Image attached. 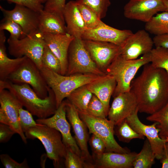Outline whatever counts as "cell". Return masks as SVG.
Returning a JSON list of instances; mask_svg holds the SVG:
<instances>
[{
  "mask_svg": "<svg viewBox=\"0 0 168 168\" xmlns=\"http://www.w3.org/2000/svg\"><path fill=\"white\" fill-rule=\"evenodd\" d=\"M131 86L140 112L152 114L168 101V73L151 64L144 66L142 73L132 82Z\"/></svg>",
  "mask_w": 168,
  "mask_h": 168,
  "instance_id": "cell-1",
  "label": "cell"
},
{
  "mask_svg": "<svg viewBox=\"0 0 168 168\" xmlns=\"http://www.w3.org/2000/svg\"><path fill=\"white\" fill-rule=\"evenodd\" d=\"M0 89L10 91L23 106L39 118H47L54 114L57 109L54 94L49 86L48 96L44 99L39 97L26 84H16L8 80L0 81Z\"/></svg>",
  "mask_w": 168,
  "mask_h": 168,
  "instance_id": "cell-2",
  "label": "cell"
},
{
  "mask_svg": "<svg viewBox=\"0 0 168 168\" xmlns=\"http://www.w3.org/2000/svg\"><path fill=\"white\" fill-rule=\"evenodd\" d=\"M40 70L48 86L54 94L57 109L63 100L67 98L75 90L99 79L105 75L90 73L64 75L44 66Z\"/></svg>",
  "mask_w": 168,
  "mask_h": 168,
  "instance_id": "cell-3",
  "label": "cell"
},
{
  "mask_svg": "<svg viewBox=\"0 0 168 168\" xmlns=\"http://www.w3.org/2000/svg\"><path fill=\"white\" fill-rule=\"evenodd\" d=\"M149 53L132 60L126 59L120 54L106 69L104 72L113 76L116 82L114 97L130 91L132 82L138 70L150 62Z\"/></svg>",
  "mask_w": 168,
  "mask_h": 168,
  "instance_id": "cell-4",
  "label": "cell"
},
{
  "mask_svg": "<svg viewBox=\"0 0 168 168\" xmlns=\"http://www.w3.org/2000/svg\"><path fill=\"white\" fill-rule=\"evenodd\" d=\"M27 138L38 139L43 145L48 157L51 160L54 167L64 166L66 147L61 133L56 129L41 124L30 128L25 133Z\"/></svg>",
  "mask_w": 168,
  "mask_h": 168,
  "instance_id": "cell-5",
  "label": "cell"
},
{
  "mask_svg": "<svg viewBox=\"0 0 168 168\" xmlns=\"http://www.w3.org/2000/svg\"><path fill=\"white\" fill-rule=\"evenodd\" d=\"M7 43L10 55L16 58L26 57L40 70L42 68V58L45 43L43 34L39 30L21 39L10 36Z\"/></svg>",
  "mask_w": 168,
  "mask_h": 168,
  "instance_id": "cell-6",
  "label": "cell"
},
{
  "mask_svg": "<svg viewBox=\"0 0 168 168\" xmlns=\"http://www.w3.org/2000/svg\"><path fill=\"white\" fill-rule=\"evenodd\" d=\"M77 73H90L100 76L106 74L92 59L82 39L74 38L68 49L67 70L65 75Z\"/></svg>",
  "mask_w": 168,
  "mask_h": 168,
  "instance_id": "cell-7",
  "label": "cell"
},
{
  "mask_svg": "<svg viewBox=\"0 0 168 168\" xmlns=\"http://www.w3.org/2000/svg\"><path fill=\"white\" fill-rule=\"evenodd\" d=\"M7 80L14 84L30 85L41 98L44 99L48 96L49 86L40 70L32 60L27 57L9 75Z\"/></svg>",
  "mask_w": 168,
  "mask_h": 168,
  "instance_id": "cell-8",
  "label": "cell"
},
{
  "mask_svg": "<svg viewBox=\"0 0 168 168\" xmlns=\"http://www.w3.org/2000/svg\"><path fill=\"white\" fill-rule=\"evenodd\" d=\"M78 111L81 119L87 126L89 134H93L99 137L104 142L106 152L121 153H128L130 150L121 146L114 137V125L109 119L96 118L86 112Z\"/></svg>",
  "mask_w": 168,
  "mask_h": 168,
  "instance_id": "cell-9",
  "label": "cell"
},
{
  "mask_svg": "<svg viewBox=\"0 0 168 168\" xmlns=\"http://www.w3.org/2000/svg\"><path fill=\"white\" fill-rule=\"evenodd\" d=\"M0 123L10 126L26 143L27 138L21 128L19 118V109L23 106L6 89H0Z\"/></svg>",
  "mask_w": 168,
  "mask_h": 168,
  "instance_id": "cell-10",
  "label": "cell"
},
{
  "mask_svg": "<svg viewBox=\"0 0 168 168\" xmlns=\"http://www.w3.org/2000/svg\"><path fill=\"white\" fill-rule=\"evenodd\" d=\"M66 101V116L72 126L75 139L81 150V158L86 163L87 168H93V160L88 148L89 139L88 128L80 118L76 108L67 99Z\"/></svg>",
  "mask_w": 168,
  "mask_h": 168,
  "instance_id": "cell-11",
  "label": "cell"
},
{
  "mask_svg": "<svg viewBox=\"0 0 168 168\" xmlns=\"http://www.w3.org/2000/svg\"><path fill=\"white\" fill-rule=\"evenodd\" d=\"M66 100H63L51 117L39 118L36 122L54 128L61 134L63 141L66 147L71 149L81 158V152L75 139L70 131V125L66 119Z\"/></svg>",
  "mask_w": 168,
  "mask_h": 168,
  "instance_id": "cell-12",
  "label": "cell"
},
{
  "mask_svg": "<svg viewBox=\"0 0 168 168\" xmlns=\"http://www.w3.org/2000/svg\"><path fill=\"white\" fill-rule=\"evenodd\" d=\"M138 108L125 119L136 132L146 137L155 154L156 159L160 160L163 157L165 145L168 138L163 139L159 135L160 130L157 128V122L150 125L142 123L138 116Z\"/></svg>",
  "mask_w": 168,
  "mask_h": 168,
  "instance_id": "cell-13",
  "label": "cell"
},
{
  "mask_svg": "<svg viewBox=\"0 0 168 168\" xmlns=\"http://www.w3.org/2000/svg\"><path fill=\"white\" fill-rule=\"evenodd\" d=\"M82 40L92 59L98 67L104 72L115 58L120 54L121 47L114 44L92 40Z\"/></svg>",
  "mask_w": 168,
  "mask_h": 168,
  "instance_id": "cell-14",
  "label": "cell"
},
{
  "mask_svg": "<svg viewBox=\"0 0 168 168\" xmlns=\"http://www.w3.org/2000/svg\"><path fill=\"white\" fill-rule=\"evenodd\" d=\"M163 11L165 8L161 0H130L124 8L125 17L145 23L158 12Z\"/></svg>",
  "mask_w": 168,
  "mask_h": 168,
  "instance_id": "cell-15",
  "label": "cell"
},
{
  "mask_svg": "<svg viewBox=\"0 0 168 168\" xmlns=\"http://www.w3.org/2000/svg\"><path fill=\"white\" fill-rule=\"evenodd\" d=\"M133 33L130 30L118 29L101 21L96 27L86 30L82 39L83 40L110 43L122 47L128 38Z\"/></svg>",
  "mask_w": 168,
  "mask_h": 168,
  "instance_id": "cell-16",
  "label": "cell"
},
{
  "mask_svg": "<svg viewBox=\"0 0 168 168\" xmlns=\"http://www.w3.org/2000/svg\"><path fill=\"white\" fill-rule=\"evenodd\" d=\"M0 9L4 17L13 20L21 27L25 36L39 30L40 13L16 4L12 10H6L1 5Z\"/></svg>",
  "mask_w": 168,
  "mask_h": 168,
  "instance_id": "cell-17",
  "label": "cell"
},
{
  "mask_svg": "<svg viewBox=\"0 0 168 168\" xmlns=\"http://www.w3.org/2000/svg\"><path fill=\"white\" fill-rule=\"evenodd\" d=\"M154 44L148 32L145 30H139L128 38L121 47L120 55L126 59H136L141 55L149 53Z\"/></svg>",
  "mask_w": 168,
  "mask_h": 168,
  "instance_id": "cell-18",
  "label": "cell"
},
{
  "mask_svg": "<svg viewBox=\"0 0 168 168\" xmlns=\"http://www.w3.org/2000/svg\"><path fill=\"white\" fill-rule=\"evenodd\" d=\"M138 108L136 98L131 91L114 97L108 113L109 119L114 125L121 123Z\"/></svg>",
  "mask_w": 168,
  "mask_h": 168,
  "instance_id": "cell-19",
  "label": "cell"
},
{
  "mask_svg": "<svg viewBox=\"0 0 168 168\" xmlns=\"http://www.w3.org/2000/svg\"><path fill=\"white\" fill-rule=\"evenodd\" d=\"M45 44L60 61L61 74L66 75L68 67V49L74 37L70 34H49L43 35Z\"/></svg>",
  "mask_w": 168,
  "mask_h": 168,
  "instance_id": "cell-20",
  "label": "cell"
},
{
  "mask_svg": "<svg viewBox=\"0 0 168 168\" xmlns=\"http://www.w3.org/2000/svg\"><path fill=\"white\" fill-rule=\"evenodd\" d=\"M63 13L67 33L75 38L82 39L86 29L76 1H70L66 3Z\"/></svg>",
  "mask_w": 168,
  "mask_h": 168,
  "instance_id": "cell-21",
  "label": "cell"
},
{
  "mask_svg": "<svg viewBox=\"0 0 168 168\" xmlns=\"http://www.w3.org/2000/svg\"><path fill=\"white\" fill-rule=\"evenodd\" d=\"M138 153H121L106 152L99 159L94 160V168H131Z\"/></svg>",
  "mask_w": 168,
  "mask_h": 168,
  "instance_id": "cell-22",
  "label": "cell"
},
{
  "mask_svg": "<svg viewBox=\"0 0 168 168\" xmlns=\"http://www.w3.org/2000/svg\"><path fill=\"white\" fill-rule=\"evenodd\" d=\"M112 76L106 74L102 78L86 85L87 89L102 102L109 111L110 102L116 86Z\"/></svg>",
  "mask_w": 168,
  "mask_h": 168,
  "instance_id": "cell-23",
  "label": "cell"
},
{
  "mask_svg": "<svg viewBox=\"0 0 168 168\" xmlns=\"http://www.w3.org/2000/svg\"><path fill=\"white\" fill-rule=\"evenodd\" d=\"M39 30L43 35L67 33L63 16L44 10L40 13Z\"/></svg>",
  "mask_w": 168,
  "mask_h": 168,
  "instance_id": "cell-24",
  "label": "cell"
},
{
  "mask_svg": "<svg viewBox=\"0 0 168 168\" xmlns=\"http://www.w3.org/2000/svg\"><path fill=\"white\" fill-rule=\"evenodd\" d=\"M6 41L4 30H0V81H6L9 75L19 66L26 57L11 59L6 53Z\"/></svg>",
  "mask_w": 168,
  "mask_h": 168,
  "instance_id": "cell-25",
  "label": "cell"
},
{
  "mask_svg": "<svg viewBox=\"0 0 168 168\" xmlns=\"http://www.w3.org/2000/svg\"><path fill=\"white\" fill-rule=\"evenodd\" d=\"M93 95L85 85L75 90L67 99L78 111L86 113L88 104Z\"/></svg>",
  "mask_w": 168,
  "mask_h": 168,
  "instance_id": "cell-26",
  "label": "cell"
},
{
  "mask_svg": "<svg viewBox=\"0 0 168 168\" xmlns=\"http://www.w3.org/2000/svg\"><path fill=\"white\" fill-rule=\"evenodd\" d=\"M145 30L155 35L168 34V12L157 13L146 23Z\"/></svg>",
  "mask_w": 168,
  "mask_h": 168,
  "instance_id": "cell-27",
  "label": "cell"
},
{
  "mask_svg": "<svg viewBox=\"0 0 168 168\" xmlns=\"http://www.w3.org/2000/svg\"><path fill=\"white\" fill-rule=\"evenodd\" d=\"M156 158L148 140L147 139L144 142L140 152L137 154L133 163L134 168H150L155 163Z\"/></svg>",
  "mask_w": 168,
  "mask_h": 168,
  "instance_id": "cell-28",
  "label": "cell"
},
{
  "mask_svg": "<svg viewBox=\"0 0 168 168\" xmlns=\"http://www.w3.org/2000/svg\"><path fill=\"white\" fill-rule=\"evenodd\" d=\"M147 120L158 124L159 136L162 139L168 138V101L166 105L155 113L146 118Z\"/></svg>",
  "mask_w": 168,
  "mask_h": 168,
  "instance_id": "cell-29",
  "label": "cell"
},
{
  "mask_svg": "<svg viewBox=\"0 0 168 168\" xmlns=\"http://www.w3.org/2000/svg\"><path fill=\"white\" fill-rule=\"evenodd\" d=\"M114 133L119 140L124 142H129L135 138L144 139L145 137L135 131L129 125L126 119L115 125Z\"/></svg>",
  "mask_w": 168,
  "mask_h": 168,
  "instance_id": "cell-30",
  "label": "cell"
},
{
  "mask_svg": "<svg viewBox=\"0 0 168 168\" xmlns=\"http://www.w3.org/2000/svg\"><path fill=\"white\" fill-rule=\"evenodd\" d=\"M151 64L154 68L162 69L168 73V49L161 47L153 48L149 53Z\"/></svg>",
  "mask_w": 168,
  "mask_h": 168,
  "instance_id": "cell-31",
  "label": "cell"
},
{
  "mask_svg": "<svg viewBox=\"0 0 168 168\" xmlns=\"http://www.w3.org/2000/svg\"><path fill=\"white\" fill-rule=\"evenodd\" d=\"M77 4L86 29H92L97 26L101 21L97 14L87 6L82 4Z\"/></svg>",
  "mask_w": 168,
  "mask_h": 168,
  "instance_id": "cell-32",
  "label": "cell"
},
{
  "mask_svg": "<svg viewBox=\"0 0 168 168\" xmlns=\"http://www.w3.org/2000/svg\"><path fill=\"white\" fill-rule=\"evenodd\" d=\"M78 4H84L94 11L101 19L105 17L110 0H77Z\"/></svg>",
  "mask_w": 168,
  "mask_h": 168,
  "instance_id": "cell-33",
  "label": "cell"
},
{
  "mask_svg": "<svg viewBox=\"0 0 168 168\" xmlns=\"http://www.w3.org/2000/svg\"><path fill=\"white\" fill-rule=\"evenodd\" d=\"M86 113L94 117L105 119L108 116V112L102 102L93 94L88 104Z\"/></svg>",
  "mask_w": 168,
  "mask_h": 168,
  "instance_id": "cell-34",
  "label": "cell"
},
{
  "mask_svg": "<svg viewBox=\"0 0 168 168\" xmlns=\"http://www.w3.org/2000/svg\"><path fill=\"white\" fill-rule=\"evenodd\" d=\"M43 66L61 74L59 60L48 46L45 45L42 58Z\"/></svg>",
  "mask_w": 168,
  "mask_h": 168,
  "instance_id": "cell-35",
  "label": "cell"
},
{
  "mask_svg": "<svg viewBox=\"0 0 168 168\" xmlns=\"http://www.w3.org/2000/svg\"><path fill=\"white\" fill-rule=\"evenodd\" d=\"M6 30L10 34V37L21 39L25 37L21 27L13 20L4 17L1 21L0 30Z\"/></svg>",
  "mask_w": 168,
  "mask_h": 168,
  "instance_id": "cell-36",
  "label": "cell"
},
{
  "mask_svg": "<svg viewBox=\"0 0 168 168\" xmlns=\"http://www.w3.org/2000/svg\"><path fill=\"white\" fill-rule=\"evenodd\" d=\"M64 166L66 168H86V163L81 157L68 147H66Z\"/></svg>",
  "mask_w": 168,
  "mask_h": 168,
  "instance_id": "cell-37",
  "label": "cell"
},
{
  "mask_svg": "<svg viewBox=\"0 0 168 168\" xmlns=\"http://www.w3.org/2000/svg\"><path fill=\"white\" fill-rule=\"evenodd\" d=\"M89 142L91 147L94 160L100 158L106 152V147L103 141L98 137L94 134H92Z\"/></svg>",
  "mask_w": 168,
  "mask_h": 168,
  "instance_id": "cell-38",
  "label": "cell"
},
{
  "mask_svg": "<svg viewBox=\"0 0 168 168\" xmlns=\"http://www.w3.org/2000/svg\"><path fill=\"white\" fill-rule=\"evenodd\" d=\"M32 114L27 110L21 107L19 110V118L21 128L25 133L30 128L41 125L35 121Z\"/></svg>",
  "mask_w": 168,
  "mask_h": 168,
  "instance_id": "cell-39",
  "label": "cell"
},
{
  "mask_svg": "<svg viewBox=\"0 0 168 168\" xmlns=\"http://www.w3.org/2000/svg\"><path fill=\"white\" fill-rule=\"evenodd\" d=\"M6 1L9 3L22 5L40 13L44 9L46 0H0Z\"/></svg>",
  "mask_w": 168,
  "mask_h": 168,
  "instance_id": "cell-40",
  "label": "cell"
},
{
  "mask_svg": "<svg viewBox=\"0 0 168 168\" xmlns=\"http://www.w3.org/2000/svg\"><path fill=\"white\" fill-rule=\"evenodd\" d=\"M66 0H46L44 10L63 15V12L66 4Z\"/></svg>",
  "mask_w": 168,
  "mask_h": 168,
  "instance_id": "cell-41",
  "label": "cell"
},
{
  "mask_svg": "<svg viewBox=\"0 0 168 168\" xmlns=\"http://www.w3.org/2000/svg\"><path fill=\"white\" fill-rule=\"evenodd\" d=\"M0 158L2 164L5 168H29L26 159L22 162L19 163L12 159L7 154H1Z\"/></svg>",
  "mask_w": 168,
  "mask_h": 168,
  "instance_id": "cell-42",
  "label": "cell"
},
{
  "mask_svg": "<svg viewBox=\"0 0 168 168\" xmlns=\"http://www.w3.org/2000/svg\"><path fill=\"white\" fill-rule=\"evenodd\" d=\"M16 132L9 126L2 123L0 124V142H8Z\"/></svg>",
  "mask_w": 168,
  "mask_h": 168,
  "instance_id": "cell-43",
  "label": "cell"
},
{
  "mask_svg": "<svg viewBox=\"0 0 168 168\" xmlns=\"http://www.w3.org/2000/svg\"><path fill=\"white\" fill-rule=\"evenodd\" d=\"M153 40L156 47H161L168 49V34L155 35Z\"/></svg>",
  "mask_w": 168,
  "mask_h": 168,
  "instance_id": "cell-44",
  "label": "cell"
},
{
  "mask_svg": "<svg viewBox=\"0 0 168 168\" xmlns=\"http://www.w3.org/2000/svg\"><path fill=\"white\" fill-rule=\"evenodd\" d=\"M162 164V168H168V157L166 155H164L160 160Z\"/></svg>",
  "mask_w": 168,
  "mask_h": 168,
  "instance_id": "cell-45",
  "label": "cell"
},
{
  "mask_svg": "<svg viewBox=\"0 0 168 168\" xmlns=\"http://www.w3.org/2000/svg\"><path fill=\"white\" fill-rule=\"evenodd\" d=\"M164 155H166L168 157V141L166 142L165 145Z\"/></svg>",
  "mask_w": 168,
  "mask_h": 168,
  "instance_id": "cell-46",
  "label": "cell"
},
{
  "mask_svg": "<svg viewBox=\"0 0 168 168\" xmlns=\"http://www.w3.org/2000/svg\"><path fill=\"white\" fill-rule=\"evenodd\" d=\"M165 8V11L168 12V0H161Z\"/></svg>",
  "mask_w": 168,
  "mask_h": 168,
  "instance_id": "cell-47",
  "label": "cell"
}]
</instances>
